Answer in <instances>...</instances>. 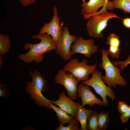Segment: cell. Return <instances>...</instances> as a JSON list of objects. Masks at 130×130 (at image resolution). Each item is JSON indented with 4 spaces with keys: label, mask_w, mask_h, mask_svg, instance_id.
I'll list each match as a JSON object with an SVG mask.
<instances>
[{
    "label": "cell",
    "mask_w": 130,
    "mask_h": 130,
    "mask_svg": "<svg viewBox=\"0 0 130 130\" xmlns=\"http://www.w3.org/2000/svg\"><path fill=\"white\" fill-rule=\"evenodd\" d=\"M11 95L8 86L5 84L0 83V97L7 100Z\"/></svg>",
    "instance_id": "7402d4cb"
},
{
    "label": "cell",
    "mask_w": 130,
    "mask_h": 130,
    "mask_svg": "<svg viewBox=\"0 0 130 130\" xmlns=\"http://www.w3.org/2000/svg\"><path fill=\"white\" fill-rule=\"evenodd\" d=\"M110 120L108 111H103L98 114V127L99 130H106Z\"/></svg>",
    "instance_id": "e0dca14e"
},
{
    "label": "cell",
    "mask_w": 130,
    "mask_h": 130,
    "mask_svg": "<svg viewBox=\"0 0 130 130\" xmlns=\"http://www.w3.org/2000/svg\"><path fill=\"white\" fill-rule=\"evenodd\" d=\"M111 62L115 65L117 66H120L119 68L121 72L124 70L127 66L130 64V55L125 61H121L113 60Z\"/></svg>",
    "instance_id": "603a6c76"
},
{
    "label": "cell",
    "mask_w": 130,
    "mask_h": 130,
    "mask_svg": "<svg viewBox=\"0 0 130 130\" xmlns=\"http://www.w3.org/2000/svg\"><path fill=\"white\" fill-rule=\"evenodd\" d=\"M114 18L120 19L115 14L107 11L89 16L86 26L90 36L94 38H103L102 32L108 25V21Z\"/></svg>",
    "instance_id": "277c9868"
},
{
    "label": "cell",
    "mask_w": 130,
    "mask_h": 130,
    "mask_svg": "<svg viewBox=\"0 0 130 130\" xmlns=\"http://www.w3.org/2000/svg\"><path fill=\"white\" fill-rule=\"evenodd\" d=\"M98 114L96 110H92L87 121V130H99L98 127Z\"/></svg>",
    "instance_id": "ac0fdd59"
},
{
    "label": "cell",
    "mask_w": 130,
    "mask_h": 130,
    "mask_svg": "<svg viewBox=\"0 0 130 130\" xmlns=\"http://www.w3.org/2000/svg\"><path fill=\"white\" fill-rule=\"evenodd\" d=\"M108 1H109V0H106V1H105V8H106H106L107 4V3L108 2Z\"/></svg>",
    "instance_id": "f546056e"
},
{
    "label": "cell",
    "mask_w": 130,
    "mask_h": 130,
    "mask_svg": "<svg viewBox=\"0 0 130 130\" xmlns=\"http://www.w3.org/2000/svg\"><path fill=\"white\" fill-rule=\"evenodd\" d=\"M66 72L63 69L58 70L55 78V83L62 85L66 90L68 96L73 100H76L78 98V82L70 73Z\"/></svg>",
    "instance_id": "ba28073f"
},
{
    "label": "cell",
    "mask_w": 130,
    "mask_h": 130,
    "mask_svg": "<svg viewBox=\"0 0 130 130\" xmlns=\"http://www.w3.org/2000/svg\"><path fill=\"white\" fill-rule=\"evenodd\" d=\"M122 20L124 25L127 27L130 28V18H125Z\"/></svg>",
    "instance_id": "83f0119b"
},
{
    "label": "cell",
    "mask_w": 130,
    "mask_h": 130,
    "mask_svg": "<svg viewBox=\"0 0 130 130\" xmlns=\"http://www.w3.org/2000/svg\"><path fill=\"white\" fill-rule=\"evenodd\" d=\"M29 73L32 81L26 82V91L38 106L51 109L50 104L52 103L51 100L45 98L42 94L46 90V80L37 70H35L33 72L30 70Z\"/></svg>",
    "instance_id": "7a4b0ae2"
},
{
    "label": "cell",
    "mask_w": 130,
    "mask_h": 130,
    "mask_svg": "<svg viewBox=\"0 0 130 130\" xmlns=\"http://www.w3.org/2000/svg\"><path fill=\"white\" fill-rule=\"evenodd\" d=\"M114 9H120L130 13V0H112Z\"/></svg>",
    "instance_id": "d6986e66"
},
{
    "label": "cell",
    "mask_w": 130,
    "mask_h": 130,
    "mask_svg": "<svg viewBox=\"0 0 130 130\" xmlns=\"http://www.w3.org/2000/svg\"><path fill=\"white\" fill-rule=\"evenodd\" d=\"M53 14L51 21L45 23L40 29L39 33H46L51 36L56 45L60 37L63 29V22L60 25V19L58 15L57 8L55 6L53 8Z\"/></svg>",
    "instance_id": "9c48e42d"
},
{
    "label": "cell",
    "mask_w": 130,
    "mask_h": 130,
    "mask_svg": "<svg viewBox=\"0 0 130 130\" xmlns=\"http://www.w3.org/2000/svg\"><path fill=\"white\" fill-rule=\"evenodd\" d=\"M77 37L76 35H71L68 27H63L61 35L58 40L55 49L56 53L64 60H68L72 58V55L71 46Z\"/></svg>",
    "instance_id": "52a82bcc"
},
{
    "label": "cell",
    "mask_w": 130,
    "mask_h": 130,
    "mask_svg": "<svg viewBox=\"0 0 130 130\" xmlns=\"http://www.w3.org/2000/svg\"><path fill=\"white\" fill-rule=\"evenodd\" d=\"M130 117V108L124 113L121 114L120 118L123 123L127 122Z\"/></svg>",
    "instance_id": "484cf974"
},
{
    "label": "cell",
    "mask_w": 130,
    "mask_h": 130,
    "mask_svg": "<svg viewBox=\"0 0 130 130\" xmlns=\"http://www.w3.org/2000/svg\"><path fill=\"white\" fill-rule=\"evenodd\" d=\"M102 72L96 70L92 73L91 77L88 80L82 81L83 84L93 88L96 93L99 95L102 99L104 105L107 107L108 101L106 98L108 96L113 101L116 98L115 94L111 87L106 85L101 78Z\"/></svg>",
    "instance_id": "8992f818"
},
{
    "label": "cell",
    "mask_w": 130,
    "mask_h": 130,
    "mask_svg": "<svg viewBox=\"0 0 130 130\" xmlns=\"http://www.w3.org/2000/svg\"><path fill=\"white\" fill-rule=\"evenodd\" d=\"M120 37L114 33H111L107 36L105 42L106 44L110 46L116 47H119L120 41Z\"/></svg>",
    "instance_id": "44dd1931"
},
{
    "label": "cell",
    "mask_w": 130,
    "mask_h": 130,
    "mask_svg": "<svg viewBox=\"0 0 130 130\" xmlns=\"http://www.w3.org/2000/svg\"><path fill=\"white\" fill-rule=\"evenodd\" d=\"M88 60L84 59L81 62L76 58L71 59L64 66L63 69L70 73L78 82L85 81L89 79V75L96 70L97 63L87 65Z\"/></svg>",
    "instance_id": "5b68a950"
},
{
    "label": "cell",
    "mask_w": 130,
    "mask_h": 130,
    "mask_svg": "<svg viewBox=\"0 0 130 130\" xmlns=\"http://www.w3.org/2000/svg\"><path fill=\"white\" fill-rule=\"evenodd\" d=\"M106 0H89L82 3L81 13L85 19L89 16L94 14L101 13L107 11L105 8Z\"/></svg>",
    "instance_id": "7c38bea8"
},
{
    "label": "cell",
    "mask_w": 130,
    "mask_h": 130,
    "mask_svg": "<svg viewBox=\"0 0 130 130\" xmlns=\"http://www.w3.org/2000/svg\"><path fill=\"white\" fill-rule=\"evenodd\" d=\"M23 6L26 7L33 3L37 0H18Z\"/></svg>",
    "instance_id": "4316f807"
},
{
    "label": "cell",
    "mask_w": 130,
    "mask_h": 130,
    "mask_svg": "<svg viewBox=\"0 0 130 130\" xmlns=\"http://www.w3.org/2000/svg\"><path fill=\"white\" fill-rule=\"evenodd\" d=\"M59 96L57 100H51L52 103L58 106L75 118L78 108V103L74 102L71 98L67 96L63 91L59 93Z\"/></svg>",
    "instance_id": "4fadbf2b"
},
{
    "label": "cell",
    "mask_w": 130,
    "mask_h": 130,
    "mask_svg": "<svg viewBox=\"0 0 130 130\" xmlns=\"http://www.w3.org/2000/svg\"><path fill=\"white\" fill-rule=\"evenodd\" d=\"M82 0V1L83 3H84L86 2L85 1V0Z\"/></svg>",
    "instance_id": "4dcf8cb0"
},
{
    "label": "cell",
    "mask_w": 130,
    "mask_h": 130,
    "mask_svg": "<svg viewBox=\"0 0 130 130\" xmlns=\"http://www.w3.org/2000/svg\"><path fill=\"white\" fill-rule=\"evenodd\" d=\"M73 44L71 46L72 54L76 53L83 54L87 58L97 52L98 46L94 45V41L91 39L86 40L80 36L77 37Z\"/></svg>",
    "instance_id": "30bf717a"
},
{
    "label": "cell",
    "mask_w": 130,
    "mask_h": 130,
    "mask_svg": "<svg viewBox=\"0 0 130 130\" xmlns=\"http://www.w3.org/2000/svg\"><path fill=\"white\" fill-rule=\"evenodd\" d=\"M89 86L82 83L78 87L77 98H81V105L84 107L88 105L92 107L95 104H97L100 106L104 105V103L91 91Z\"/></svg>",
    "instance_id": "8fae6325"
},
{
    "label": "cell",
    "mask_w": 130,
    "mask_h": 130,
    "mask_svg": "<svg viewBox=\"0 0 130 130\" xmlns=\"http://www.w3.org/2000/svg\"><path fill=\"white\" fill-rule=\"evenodd\" d=\"M102 56V62L99 64L100 68L105 71L104 76H102L103 82L108 86L116 88L117 85L122 86L127 84L125 79L121 75L119 68L114 65L108 57L109 50L103 49L101 50Z\"/></svg>",
    "instance_id": "3957f363"
},
{
    "label": "cell",
    "mask_w": 130,
    "mask_h": 130,
    "mask_svg": "<svg viewBox=\"0 0 130 130\" xmlns=\"http://www.w3.org/2000/svg\"><path fill=\"white\" fill-rule=\"evenodd\" d=\"M2 56L0 55V68L1 67L2 64Z\"/></svg>",
    "instance_id": "f1b7e54d"
},
{
    "label": "cell",
    "mask_w": 130,
    "mask_h": 130,
    "mask_svg": "<svg viewBox=\"0 0 130 130\" xmlns=\"http://www.w3.org/2000/svg\"><path fill=\"white\" fill-rule=\"evenodd\" d=\"M11 41L8 36L0 34V55L2 56L8 53L11 48Z\"/></svg>",
    "instance_id": "2e32d148"
},
{
    "label": "cell",
    "mask_w": 130,
    "mask_h": 130,
    "mask_svg": "<svg viewBox=\"0 0 130 130\" xmlns=\"http://www.w3.org/2000/svg\"><path fill=\"white\" fill-rule=\"evenodd\" d=\"M121 50L120 47H116L110 46L109 50V55L113 59L119 58Z\"/></svg>",
    "instance_id": "cb8c5ba5"
},
{
    "label": "cell",
    "mask_w": 130,
    "mask_h": 130,
    "mask_svg": "<svg viewBox=\"0 0 130 130\" xmlns=\"http://www.w3.org/2000/svg\"><path fill=\"white\" fill-rule=\"evenodd\" d=\"M78 108L75 118L77 119L81 125L80 130H87L86 122L92 110H87L80 104L79 102H77Z\"/></svg>",
    "instance_id": "5bb4252c"
},
{
    "label": "cell",
    "mask_w": 130,
    "mask_h": 130,
    "mask_svg": "<svg viewBox=\"0 0 130 130\" xmlns=\"http://www.w3.org/2000/svg\"><path fill=\"white\" fill-rule=\"evenodd\" d=\"M50 107L51 109L53 110L56 112L59 125H63L65 124L68 123L73 119V116L70 115L60 107H58L52 103L50 104Z\"/></svg>",
    "instance_id": "9a60e30c"
},
{
    "label": "cell",
    "mask_w": 130,
    "mask_h": 130,
    "mask_svg": "<svg viewBox=\"0 0 130 130\" xmlns=\"http://www.w3.org/2000/svg\"><path fill=\"white\" fill-rule=\"evenodd\" d=\"M79 121L75 118L71 120L68 123L67 126L59 125L56 128L57 130H80L79 125Z\"/></svg>",
    "instance_id": "ffe728a7"
},
{
    "label": "cell",
    "mask_w": 130,
    "mask_h": 130,
    "mask_svg": "<svg viewBox=\"0 0 130 130\" xmlns=\"http://www.w3.org/2000/svg\"><path fill=\"white\" fill-rule=\"evenodd\" d=\"M33 38L38 39L40 42L36 44L26 43L24 45L25 50L29 49L24 54H20L18 55L19 58L26 64L34 62L39 64L44 58L43 54L45 53L55 50L56 45L52 38L46 33L37 34L32 35Z\"/></svg>",
    "instance_id": "6da1fadb"
},
{
    "label": "cell",
    "mask_w": 130,
    "mask_h": 130,
    "mask_svg": "<svg viewBox=\"0 0 130 130\" xmlns=\"http://www.w3.org/2000/svg\"><path fill=\"white\" fill-rule=\"evenodd\" d=\"M117 108L119 113H124L127 111L130 108V106L127 104L123 101H119L118 103Z\"/></svg>",
    "instance_id": "d4e9b609"
}]
</instances>
